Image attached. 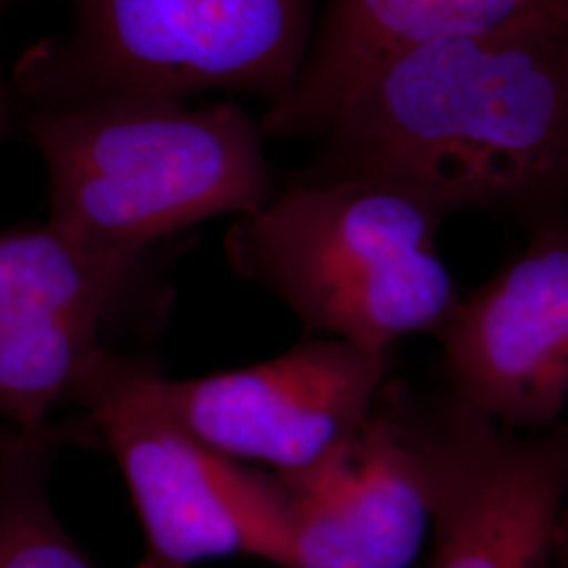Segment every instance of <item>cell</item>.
<instances>
[{"label":"cell","mask_w":568,"mask_h":568,"mask_svg":"<svg viewBox=\"0 0 568 568\" xmlns=\"http://www.w3.org/2000/svg\"><path fill=\"white\" fill-rule=\"evenodd\" d=\"M297 180L392 183L445 220H568V26L427 42L345 98Z\"/></svg>","instance_id":"6da1fadb"},{"label":"cell","mask_w":568,"mask_h":568,"mask_svg":"<svg viewBox=\"0 0 568 568\" xmlns=\"http://www.w3.org/2000/svg\"><path fill=\"white\" fill-rule=\"evenodd\" d=\"M26 126L49 178V224L110 262L135 265L148 244L276 194L264 133L234 103L116 95L30 108Z\"/></svg>","instance_id":"7a4b0ae2"},{"label":"cell","mask_w":568,"mask_h":568,"mask_svg":"<svg viewBox=\"0 0 568 568\" xmlns=\"http://www.w3.org/2000/svg\"><path fill=\"white\" fill-rule=\"evenodd\" d=\"M445 217L373 180H293L225 236L234 272L276 295L307 333L384 349L436 335L459 302L438 251Z\"/></svg>","instance_id":"3957f363"},{"label":"cell","mask_w":568,"mask_h":568,"mask_svg":"<svg viewBox=\"0 0 568 568\" xmlns=\"http://www.w3.org/2000/svg\"><path fill=\"white\" fill-rule=\"evenodd\" d=\"M72 32L30 49L16 87L32 108L209 89L283 102L314 37L316 0H72Z\"/></svg>","instance_id":"277c9868"},{"label":"cell","mask_w":568,"mask_h":568,"mask_svg":"<svg viewBox=\"0 0 568 568\" xmlns=\"http://www.w3.org/2000/svg\"><path fill=\"white\" fill-rule=\"evenodd\" d=\"M161 377L143 358L103 349L65 400L84 408L121 467L145 537L133 568L232 556L283 567V485L196 440L166 405Z\"/></svg>","instance_id":"5b68a950"},{"label":"cell","mask_w":568,"mask_h":568,"mask_svg":"<svg viewBox=\"0 0 568 568\" xmlns=\"http://www.w3.org/2000/svg\"><path fill=\"white\" fill-rule=\"evenodd\" d=\"M389 352L307 337L260 365L161 377L164 400L196 440L232 462L272 467L286 485L333 466L389 379Z\"/></svg>","instance_id":"8992f818"},{"label":"cell","mask_w":568,"mask_h":568,"mask_svg":"<svg viewBox=\"0 0 568 568\" xmlns=\"http://www.w3.org/2000/svg\"><path fill=\"white\" fill-rule=\"evenodd\" d=\"M443 408L387 379L354 443L318 476L283 485L281 568H410L432 535Z\"/></svg>","instance_id":"52a82bcc"},{"label":"cell","mask_w":568,"mask_h":568,"mask_svg":"<svg viewBox=\"0 0 568 568\" xmlns=\"http://www.w3.org/2000/svg\"><path fill=\"white\" fill-rule=\"evenodd\" d=\"M436 337L457 398L508 429L556 426L568 400V220L530 227Z\"/></svg>","instance_id":"ba28073f"},{"label":"cell","mask_w":568,"mask_h":568,"mask_svg":"<svg viewBox=\"0 0 568 568\" xmlns=\"http://www.w3.org/2000/svg\"><path fill=\"white\" fill-rule=\"evenodd\" d=\"M429 568H551L568 499V426L516 434L453 392Z\"/></svg>","instance_id":"9c48e42d"},{"label":"cell","mask_w":568,"mask_h":568,"mask_svg":"<svg viewBox=\"0 0 568 568\" xmlns=\"http://www.w3.org/2000/svg\"><path fill=\"white\" fill-rule=\"evenodd\" d=\"M135 265L87 253L47 224L0 232V422L42 434L103 347Z\"/></svg>","instance_id":"30bf717a"},{"label":"cell","mask_w":568,"mask_h":568,"mask_svg":"<svg viewBox=\"0 0 568 568\" xmlns=\"http://www.w3.org/2000/svg\"><path fill=\"white\" fill-rule=\"evenodd\" d=\"M530 23L568 26V0H325L295 87L260 129L278 140L321 135L349 91L389 58Z\"/></svg>","instance_id":"8fae6325"},{"label":"cell","mask_w":568,"mask_h":568,"mask_svg":"<svg viewBox=\"0 0 568 568\" xmlns=\"http://www.w3.org/2000/svg\"><path fill=\"white\" fill-rule=\"evenodd\" d=\"M63 434H18L0 453V568H98L61 525L49 493Z\"/></svg>","instance_id":"7c38bea8"},{"label":"cell","mask_w":568,"mask_h":568,"mask_svg":"<svg viewBox=\"0 0 568 568\" xmlns=\"http://www.w3.org/2000/svg\"><path fill=\"white\" fill-rule=\"evenodd\" d=\"M2 7L4 2L0 0V18H2ZM16 93L9 87V82L4 81V77L0 74V142L9 135L13 119H16Z\"/></svg>","instance_id":"4fadbf2b"},{"label":"cell","mask_w":568,"mask_h":568,"mask_svg":"<svg viewBox=\"0 0 568 568\" xmlns=\"http://www.w3.org/2000/svg\"><path fill=\"white\" fill-rule=\"evenodd\" d=\"M556 558L558 568H568V506H565L556 532Z\"/></svg>","instance_id":"5bb4252c"},{"label":"cell","mask_w":568,"mask_h":568,"mask_svg":"<svg viewBox=\"0 0 568 568\" xmlns=\"http://www.w3.org/2000/svg\"><path fill=\"white\" fill-rule=\"evenodd\" d=\"M18 434H20V429H16V427H11L9 424L0 422V453L16 440V436H18Z\"/></svg>","instance_id":"9a60e30c"}]
</instances>
